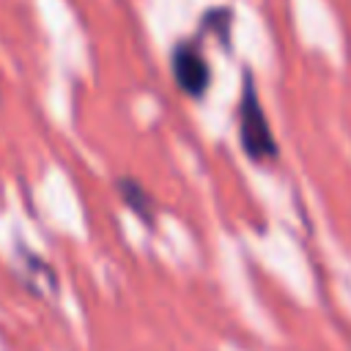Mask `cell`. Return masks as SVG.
Returning a JSON list of instances; mask_svg holds the SVG:
<instances>
[{"label":"cell","instance_id":"obj_2","mask_svg":"<svg viewBox=\"0 0 351 351\" xmlns=\"http://www.w3.org/2000/svg\"><path fill=\"white\" fill-rule=\"evenodd\" d=\"M170 74L176 88L189 99H203L211 85V66L195 41H178L170 49Z\"/></svg>","mask_w":351,"mask_h":351},{"label":"cell","instance_id":"obj_4","mask_svg":"<svg viewBox=\"0 0 351 351\" xmlns=\"http://www.w3.org/2000/svg\"><path fill=\"white\" fill-rule=\"evenodd\" d=\"M22 277L27 280L30 291L44 293V296H58V274L49 269V263H44L38 255L22 250Z\"/></svg>","mask_w":351,"mask_h":351},{"label":"cell","instance_id":"obj_6","mask_svg":"<svg viewBox=\"0 0 351 351\" xmlns=\"http://www.w3.org/2000/svg\"><path fill=\"white\" fill-rule=\"evenodd\" d=\"M0 99H3V82H0Z\"/></svg>","mask_w":351,"mask_h":351},{"label":"cell","instance_id":"obj_3","mask_svg":"<svg viewBox=\"0 0 351 351\" xmlns=\"http://www.w3.org/2000/svg\"><path fill=\"white\" fill-rule=\"evenodd\" d=\"M115 192H118L121 203H123V206H126L143 225H148V228L156 225L159 206H156L154 195H151L137 178H132V176H121V178H115Z\"/></svg>","mask_w":351,"mask_h":351},{"label":"cell","instance_id":"obj_1","mask_svg":"<svg viewBox=\"0 0 351 351\" xmlns=\"http://www.w3.org/2000/svg\"><path fill=\"white\" fill-rule=\"evenodd\" d=\"M236 121H239V143L247 159L258 165H271L280 156L277 137L271 132V123L266 118V110L258 96L255 77L244 71L241 80V93H239V107H236Z\"/></svg>","mask_w":351,"mask_h":351},{"label":"cell","instance_id":"obj_5","mask_svg":"<svg viewBox=\"0 0 351 351\" xmlns=\"http://www.w3.org/2000/svg\"><path fill=\"white\" fill-rule=\"evenodd\" d=\"M230 25H233V8H228V5L208 8L200 19V30H208L214 38H219L222 47L230 44Z\"/></svg>","mask_w":351,"mask_h":351}]
</instances>
